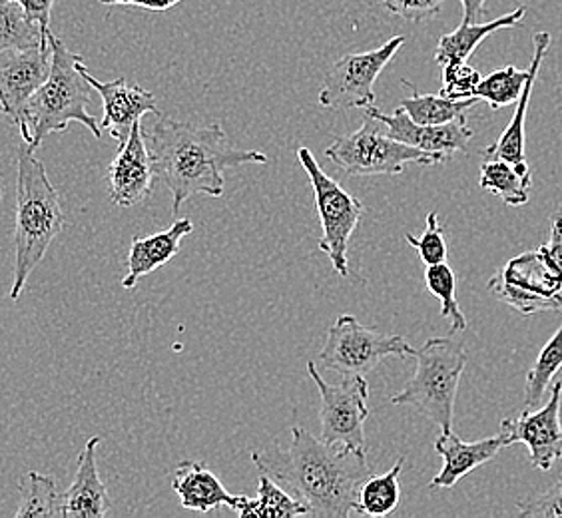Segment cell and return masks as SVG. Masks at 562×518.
Here are the masks:
<instances>
[{
  "instance_id": "obj_1",
  "label": "cell",
  "mask_w": 562,
  "mask_h": 518,
  "mask_svg": "<svg viewBox=\"0 0 562 518\" xmlns=\"http://www.w3.org/2000/svg\"><path fill=\"white\" fill-rule=\"evenodd\" d=\"M251 461L305 505L312 517L347 518L357 513L359 488L371 476L366 453L325 443L297 425L288 449L256 451Z\"/></svg>"
},
{
  "instance_id": "obj_2",
  "label": "cell",
  "mask_w": 562,
  "mask_h": 518,
  "mask_svg": "<svg viewBox=\"0 0 562 518\" xmlns=\"http://www.w3.org/2000/svg\"><path fill=\"white\" fill-rule=\"evenodd\" d=\"M150 150L154 176L172 192L173 216L192 195L222 198L224 172L246 164H268V156L258 150H238L227 140L220 122L207 126L160 120L144 130Z\"/></svg>"
},
{
  "instance_id": "obj_3",
  "label": "cell",
  "mask_w": 562,
  "mask_h": 518,
  "mask_svg": "<svg viewBox=\"0 0 562 518\" xmlns=\"http://www.w3.org/2000/svg\"><path fill=\"white\" fill-rule=\"evenodd\" d=\"M65 227V212L44 164L26 146L19 151L16 222H14V280L11 300H19L24 285L43 261L50 244Z\"/></svg>"
},
{
  "instance_id": "obj_4",
  "label": "cell",
  "mask_w": 562,
  "mask_h": 518,
  "mask_svg": "<svg viewBox=\"0 0 562 518\" xmlns=\"http://www.w3.org/2000/svg\"><path fill=\"white\" fill-rule=\"evenodd\" d=\"M50 75L29 100L19 122L24 146L31 151L36 150L46 136L65 132L70 122L87 126L94 138H102L100 122L88 112L92 87L82 75V56L68 50L55 34H50Z\"/></svg>"
},
{
  "instance_id": "obj_5",
  "label": "cell",
  "mask_w": 562,
  "mask_h": 518,
  "mask_svg": "<svg viewBox=\"0 0 562 518\" xmlns=\"http://www.w3.org/2000/svg\"><path fill=\"white\" fill-rule=\"evenodd\" d=\"M467 361L461 339L432 337L415 351V375L390 403L419 410L441 432L453 431L454 401Z\"/></svg>"
},
{
  "instance_id": "obj_6",
  "label": "cell",
  "mask_w": 562,
  "mask_h": 518,
  "mask_svg": "<svg viewBox=\"0 0 562 518\" xmlns=\"http://www.w3.org/2000/svg\"><path fill=\"white\" fill-rule=\"evenodd\" d=\"M325 156L347 176H395L403 172L409 164H441L431 154L391 138L387 126L368 114L361 128L339 136L325 150Z\"/></svg>"
},
{
  "instance_id": "obj_7",
  "label": "cell",
  "mask_w": 562,
  "mask_h": 518,
  "mask_svg": "<svg viewBox=\"0 0 562 518\" xmlns=\"http://www.w3.org/2000/svg\"><path fill=\"white\" fill-rule=\"evenodd\" d=\"M297 160L314 188L315 205L324 229L319 249L329 258L334 270L341 278H349V241L363 216V204L324 172V168L315 160L314 151L300 148Z\"/></svg>"
},
{
  "instance_id": "obj_8",
  "label": "cell",
  "mask_w": 562,
  "mask_h": 518,
  "mask_svg": "<svg viewBox=\"0 0 562 518\" xmlns=\"http://www.w3.org/2000/svg\"><path fill=\"white\" fill-rule=\"evenodd\" d=\"M488 290L519 314H562V273L544 246L508 259L488 280Z\"/></svg>"
},
{
  "instance_id": "obj_9",
  "label": "cell",
  "mask_w": 562,
  "mask_h": 518,
  "mask_svg": "<svg viewBox=\"0 0 562 518\" xmlns=\"http://www.w3.org/2000/svg\"><path fill=\"white\" fill-rule=\"evenodd\" d=\"M405 337L381 334L359 324L353 315H339L327 331V341L319 353V363L341 378L368 375L385 357H415Z\"/></svg>"
},
{
  "instance_id": "obj_10",
  "label": "cell",
  "mask_w": 562,
  "mask_h": 518,
  "mask_svg": "<svg viewBox=\"0 0 562 518\" xmlns=\"http://www.w3.org/2000/svg\"><path fill=\"white\" fill-rule=\"evenodd\" d=\"M307 373L322 397L319 421L325 443L341 444L353 451L368 453L366 421L369 417V383L363 375L344 378L331 385L319 375L314 361H307Z\"/></svg>"
},
{
  "instance_id": "obj_11",
  "label": "cell",
  "mask_w": 562,
  "mask_h": 518,
  "mask_svg": "<svg viewBox=\"0 0 562 518\" xmlns=\"http://www.w3.org/2000/svg\"><path fill=\"white\" fill-rule=\"evenodd\" d=\"M403 44L405 36L400 34L368 53L341 56L325 75L324 87L317 97L319 104L331 110L375 106V82L379 75L400 53Z\"/></svg>"
},
{
  "instance_id": "obj_12",
  "label": "cell",
  "mask_w": 562,
  "mask_h": 518,
  "mask_svg": "<svg viewBox=\"0 0 562 518\" xmlns=\"http://www.w3.org/2000/svg\"><path fill=\"white\" fill-rule=\"evenodd\" d=\"M562 381L552 383L551 397L539 409H525L515 419L501 421L505 444H527L530 463L539 471H551L562 459Z\"/></svg>"
},
{
  "instance_id": "obj_13",
  "label": "cell",
  "mask_w": 562,
  "mask_h": 518,
  "mask_svg": "<svg viewBox=\"0 0 562 518\" xmlns=\"http://www.w3.org/2000/svg\"><path fill=\"white\" fill-rule=\"evenodd\" d=\"M50 43L0 53V109L12 124L19 126L29 100L50 75Z\"/></svg>"
},
{
  "instance_id": "obj_14",
  "label": "cell",
  "mask_w": 562,
  "mask_h": 518,
  "mask_svg": "<svg viewBox=\"0 0 562 518\" xmlns=\"http://www.w3.org/2000/svg\"><path fill=\"white\" fill-rule=\"evenodd\" d=\"M366 114L381 120L390 130L391 138L403 142L417 150L427 151L441 164L453 158L454 154L465 151L469 142L473 140V136H475L473 128L467 124V116L453 120L449 124H441V126H423V124L413 122L409 114L401 106L393 114H385L378 110V106H368Z\"/></svg>"
},
{
  "instance_id": "obj_15",
  "label": "cell",
  "mask_w": 562,
  "mask_h": 518,
  "mask_svg": "<svg viewBox=\"0 0 562 518\" xmlns=\"http://www.w3.org/2000/svg\"><path fill=\"white\" fill-rule=\"evenodd\" d=\"M106 178L110 202L119 207H132L150 198L156 176L142 122H136L131 136L119 144V151L110 162Z\"/></svg>"
},
{
  "instance_id": "obj_16",
  "label": "cell",
  "mask_w": 562,
  "mask_h": 518,
  "mask_svg": "<svg viewBox=\"0 0 562 518\" xmlns=\"http://www.w3.org/2000/svg\"><path fill=\"white\" fill-rule=\"evenodd\" d=\"M82 75L92 90H97L102 98L104 116L100 120V128L102 132L106 130L119 144L126 142L134 124L142 122L146 114L160 116V110L156 106V97L138 85L131 87L124 78H116L112 82H100L88 72L85 65H82Z\"/></svg>"
},
{
  "instance_id": "obj_17",
  "label": "cell",
  "mask_w": 562,
  "mask_h": 518,
  "mask_svg": "<svg viewBox=\"0 0 562 518\" xmlns=\"http://www.w3.org/2000/svg\"><path fill=\"white\" fill-rule=\"evenodd\" d=\"M505 439L498 432L495 437L465 443L453 431L441 432L435 441V451L443 459V469L431 481V488H453L463 476L476 471L497 457L505 449Z\"/></svg>"
},
{
  "instance_id": "obj_18",
  "label": "cell",
  "mask_w": 562,
  "mask_h": 518,
  "mask_svg": "<svg viewBox=\"0 0 562 518\" xmlns=\"http://www.w3.org/2000/svg\"><path fill=\"white\" fill-rule=\"evenodd\" d=\"M173 493L180 497L182 507L195 513H210L214 508L227 507L238 513V508L246 503L241 495L227 493L226 486L217 478L204 463L184 461L173 469Z\"/></svg>"
},
{
  "instance_id": "obj_19",
  "label": "cell",
  "mask_w": 562,
  "mask_h": 518,
  "mask_svg": "<svg viewBox=\"0 0 562 518\" xmlns=\"http://www.w3.org/2000/svg\"><path fill=\"white\" fill-rule=\"evenodd\" d=\"M551 33H537L532 36L535 55L530 60L529 80L525 85V90L517 102V110L513 114V120L508 122L507 128L493 146H488L483 151L485 160H505V162L515 164L520 168H529L527 156H525V122H527V112H529L530 94H532V88L541 72L542 60L551 46Z\"/></svg>"
},
{
  "instance_id": "obj_20",
  "label": "cell",
  "mask_w": 562,
  "mask_h": 518,
  "mask_svg": "<svg viewBox=\"0 0 562 518\" xmlns=\"http://www.w3.org/2000/svg\"><path fill=\"white\" fill-rule=\"evenodd\" d=\"M100 437H90L78 454L72 485L65 493V518H102L109 515V491L98 475L97 449Z\"/></svg>"
},
{
  "instance_id": "obj_21",
  "label": "cell",
  "mask_w": 562,
  "mask_h": 518,
  "mask_svg": "<svg viewBox=\"0 0 562 518\" xmlns=\"http://www.w3.org/2000/svg\"><path fill=\"white\" fill-rule=\"evenodd\" d=\"M194 232V224L188 217L176 219L172 226L162 232H156L148 238L132 239L131 254H128V273L122 280L124 290L136 288V283L146 278L151 271L160 270L166 263H170L186 236Z\"/></svg>"
},
{
  "instance_id": "obj_22",
  "label": "cell",
  "mask_w": 562,
  "mask_h": 518,
  "mask_svg": "<svg viewBox=\"0 0 562 518\" xmlns=\"http://www.w3.org/2000/svg\"><path fill=\"white\" fill-rule=\"evenodd\" d=\"M527 16V7H519L508 14L498 16L495 21L491 22H476V24H469V22H461V26L453 31V33L443 34L437 43L435 48V60L437 65H459V63H467L479 44L483 43L487 36L503 31V29H515L519 26L520 21Z\"/></svg>"
},
{
  "instance_id": "obj_23",
  "label": "cell",
  "mask_w": 562,
  "mask_h": 518,
  "mask_svg": "<svg viewBox=\"0 0 562 518\" xmlns=\"http://www.w3.org/2000/svg\"><path fill=\"white\" fill-rule=\"evenodd\" d=\"M479 185L491 194L498 195L513 207L529 204V190L532 188L530 168H520L505 160H485L481 166Z\"/></svg>"
},
{
  "instance_id": "obj_24",
  "label": "cell",
  "mask_w": 562,
  "mask_h": 518,
  "mask_svg": "<svg viewBox=\"0 0 562 518\" xmlns=\"http://www.w3.org/2000/svg\"><path fill=\"white\" fill-rule=\"evenodd\" d=\"M405 87L412 88V98L401 100V109L409 114V119L423 126H441L449 124L453 120L465 116L467 110L475 106L476 98H465V100H451L443 94H422L417 88L403 80Z\"/></svg>"
},
{
  "instance_id": "obj_25",
  "label": "cell",
  "mask_w": 562,
  "mask_h": 518,
  "mask_svg": "<svg viewBox=\"0 0 562 518\" xmlns=\"http://www.w3.org/2000/svg\"><path fill=\"white\" fill-rule=\"evenodd\" d=\"M19 491L21 507L16 510V518H65V493L58 491L53 476L29 471L21 476Z\"/></svg>"
},
{
  "instance_id": "obj_26",
  "label": "cell",
  "mask_w": 562,
  "mask_h": 518,
  "mask_svg": "<svg viewBox=\"0 0 562 518\" xmlns=\"http://www.w3.org/2000/svg\"><path fill=\"white\" fill-rule=\"evenodd\" d=\"M241 518H293L305 517L307 507L278 485L270 475L261 473L258 481V497L246 498L238 508Z\"/></svg>"
},
{
  "instance_id": "obj_27",
  "label": "cell",
  "mask_w": 562,
  "mask_h": 518,
  "mask_svg": "<svg viewBox=\"0 0 562 518\" xmlns=\"http://www.w3.org/2000/svg\"><path fill=\"white\" fill-rule=\"evenodd\" d=\"M405 464V457H400L390 473L381 476H369L359 488L357 495V513L366 517H390L400 507V476Z\"/></svg>"
},
{
  "instance_id": "obj_28",
  "label": "cell",
  "mask_w": 562,
  "mask_h": 518,
  "mask_svg": "<svg viewBox=\"0 0 562 518\" xmlns=\"http://www.w3.org/2000/svg\"><path fill=\"white\" fill-rule=\"evenodd\" d=\"M50 34L53 31L46 33L38 22H34L24 12L19 2L0 0V53L48 44Z\"/></svg>"
},
{
  "instance_id": "obj_29",
  "label": "cell",
  "mask_w": 562,
  "mask_h": 518,
  "mask_svg": "<svg viewBox=\"0 0 562 518\" xmlns=\"http://www.w3.org/2000/svg\"><path fill=\"white\" fill-rule=\"evenodd\" d=\"M562 369V325L542 347L525 381V409H537Z\"/></svg>"
},
{
  "instance_id": "obj_30",
  "label": "cell",
  "mask_w": 562,
  "mask_h": 518,
  "mask_svg": "<svg viewBox=\"0 0 562 518\" xmlns=\"http://www.w3.org/2000/svg\"><path fill=\"white\" fill-rule=\"evenodd\" d=\"M527 80L529 70H520L517 66L508 65L491 72L487 78H481L473 98L487 102L493 110L507 109L510 104L519 102Z\"/></svg>"
},
{
  "instance_id": "obj_31",
  "label": "cell",
  "mask_w": 562,
  "mask_h": 518,
  "mask_svg": "<svg viewBox=\"0 0 562 518\" xmlns=\"http://www.w3.org/2000/svg\"><path fill=\"white\" fill-rule=\"evenodd\" d=\"M425 285L431 292L432 297H437L441 302V315L451 322L453 334L465 331L467 317L457 302V275L447 266V261L437 263V266H427Z\"/></svg>"
},
{
  "instance_id": "obj_32",
  "label": "cell",
  "mask_w": 562,
  "mask_h": 518,
  "mask_svg": "<svg viewBox=\"0 0 562 518\" xmlns=\"http://www.w3.org/2000/svg\"><path fill=\"white\" fill-rule=\"evenodd\" d=\"M405 241L412 244L413 248L417 249V254H419V258H422L425 266L443 263V261H447V256H449L445 229L439 224L437 212H431L427 216V226L423 229L422 238H415L412 234H407Z\"/></svg>"
},
{
  "instance_id": "obj_33",
  "label": "cell",
  "mask_w": 562,
  "mask_h": 518,
  "mask_svg": "<svg viewBox=\"0 0 562 518\" xmlns=\"http://www.w3.org/2000/svg\"><path fill=\"white\" fill-rule=\"evenodd\" d=\"M443 68V88L441 94L451 100H465L473 98L476 85L481 82L479 70L469 65V63H459V65L441 66Z\"/></svg>"
},
{
  "instance_id": "obj_34",
  "label": "cell",
  "mask_w": 562,
  "mask_h": 518,
  "mask_svg": "<svg viewBox=\"0 0 562 518\" xmlns=\"http://www.w3.org/2000/svg\"><path fill=\"white\" fill-rule=\"evenodd\" d=\"M520 517L562 518V478L532 500L520 503Z\"/></svg>"
},
{
  "instance_id": "obj_35",
  "label": "cell",
  "mask_w": 562,
  "mask_h": 518,
  "mask_svg": "<svg viewBox=\"0 0 562 518\" xmlns=\"http://www.w3.org/2000/svg\"><path fill=\"white\" fill-rule=\"evenodd\" d=\"M445 0H381L387 11L409 22L429 21L441 12Z\"/></svg>"
},
{
  "instance_id": "obj_36",
  "label": "cell",
  "mask_w": 562,
  "mask_h": 518,
  "mask_svg": "<svg viewBox=\"0 0 562 518\" xmlns=\"http://www.w3.org/2000/svg\"><path fill=\"white\" fill-rule=\"evenodd\" d=\"M14 2H19L24 12L34 22H38L46 33H50V12H53L56 0H14Z\"/></svg>"
},
{
  "instance_id": "obj_37",
  "label": "cell",
  "mask_w": 562,
  "mask_h": 518,
  "mask_svg": "<svg viewBox=\"0 0 562 518\" xmlns=\"http://www.w3.org/2000/svg\"><path fill=\"white\" fill-rule=\"evenodd\" d=\"M102 4H124V7H138L144 11L164 12L178 7L182 0H100Z\"/></svg>"
},
{
  "instance_id": "obj_38",
  "label": "cell",
  "mask_w": 562,
  "mask_h": 518,
  "mask_svg": "<svg viewBox=\"0 0 562 518\" xmlns=\"http://www.w3.org/2000/svg\"><path fill=\"white\" fill-rule=\"evenodd\" d=\"M544 249L562 273V214L552 216L551 238H549V244L544 246Z\"/></svg>"
},
{
  "instance_id": "obj_39",
  "label": "cell",
  "mask_w": 562,
  "mask_h": 518,
  "mask_svg": "<svg viewBox=\"0 0 562 518\" xmlns=\"http://www.w3.org/2000/svg\"><path fill=\"white\" fill-rule=\"evenodd\" d=\"M461 4H463V22L476 24L485 16L487 0H461Z\"/></svg>"
},
{
  "instance_id": "obj_40",
  "label": "cell",
  "mask_w": 562,
  "mask_h": 518,
  "mask_svg": "<svg viewBox=\"0 0 562 518\" xmlns=\"http://www.w3.org/2000/svg\"><path fill=\"white\" fill-rule=\"evenodd\" d=\"M0 200H2V180H0Z\"/></svg>"
}]
</instances>
